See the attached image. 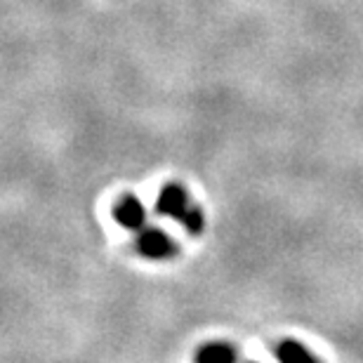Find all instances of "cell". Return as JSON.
I'll return each instance as SVG.
<instances>
[{"instance_id": "obj_1", "label": "cell", "mask_w": 363, "mask_h": 363, "mask_svg": "<svg viewBox=\"0 0 363 363\" xmlns=\"http://www.w3.org/2000/svg\"><path fill=\"white\" fill-rule=\"evenodd\" d=\"M137 250L147 259H170L177 255V243L161 229H142L137 236Z\"/></svg>"}, {"instance_id": "obj_2", "label": "cell", "mask_w": 363, "mask_h": 363, "mask_svg": "<svg viewBox=\"0 0 363 363\" xmlns=\"http://www.w3.org/2000/svg\"><path fill=\"white\" fill-rule=\"evenodd\" d=\"M191 201H189V194L186 189L177 184V182H168L161 194L156 199V210L161 213L163 217H172V220H184V215L191 210Z\"/></svg>"}, {"instance_id": "obj_3", "label": "cell", "mask_w": 363, "mask_h": 363, "mask_svg": "<svg viewBox=\"0 0 363 363\" xmlns=\"http://www.w3.org/2000/svg\"><path fill=\"white\" fill-rule=\"evenodd\" d=\"M113 217L123 229L140 231V229H144V222H147V208H144V203L137 199V196L128 194L116 203Z\"/></svg>"}, {"instance_id": "obj_4", "label": "cell", "mask_w": 363, "mask_h": 363, "mask_svg": "<svg viewBox=\"0 0 363 363\" xmlns=\"http://www.w3.org/2000/svg\"><path fill=\"white\" fill-rule=\"evenodd\" d=\"M276 359H279V363H318L314 354L297 340H283L276 347Z\"/></svg>"}, {"instance_id": "obj_5", "label": "cell", "mask_w": 363, "mask_h": 363, "mask_svg": "<svg viewBox=\"0 0 363 363\" xmlns=\"http://www.w3.org/2000/svg\"><path fill=\"white\" fill-rule=\"evenodd\" d=\"M196 363H236V350L227 342L203 345L196 354Z\"/></svg>"}, {"instance_id": "obj_6", "label": "cell", "mask_w": 363, "mask_h": 363, "mask_svg": "<svg viewBox=\"0 0 363 363\" xmlns=\"http://www.w3.org/2000/svg\"><path fill=\"white\" fill-rule=\"evenodd\" d=\"M182 227H184L189 234H201L203 231V213L199 208H191L182 220Z\"/></svg>"}]
</instances>
